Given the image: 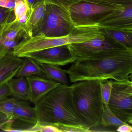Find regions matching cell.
<instances>
[{"label":"cell","instance_id":"obj_25","mask_svg":"<svg viewBox=\"0 0 132 132\" xmlns=\"http://www.w3.org/2000/svg\"><path fill=\"white\" fill-rule=\"evenodd\" d=\"M15 5L14 11L15 15V20L18 21L23 15L31 10L26 0H15Z\"/></svg>","mask_w":132,"mask_h":132},{"label":"cell","instance_id":"obj_27","mask_svg":"<svg viewBox=\"0 0 132 132\" xmlns=\"http://www.w3.org/2000/svg\"><path fill=\"white\" fill-rule=\"evenodd\" d=\"M15 20L14 10L0 7V29Z\"/></svg>","mask_w":132,"mask_h":132},{"label":"cell","instance_id":"obj_15","mask_svg":"<svg viewBox=\"0 0 132 132\" xmlns=\"http://www.w3.org/2000/svg\"><path fill=\"white\" fill-rule=\"evenodd\" d=\"M47 3L42 0L34 8L27 24L24 28V31L28 37L32 36V31L41 23L46 11Z\"/></svg>","mask_w":132,"mask_h":132},{"label":"cell","instance_id":"obj_28","mask_svg":"<svg viewBox=\"0 0 132 132\" xmlns=\"http://www.w3.org/2000/svg\"><path fill=\"white\" fill-rule=\"evenodd\" d=\"M28 132H61L56 126L52 124H44L38 121L28 130Z\"/></svg>","mask_w":132,"mask_h":132},{"label":"cell","instance_id":"obj_31","mask_svg":"<svg viewBox=\"0 0 132 132\" xmlns=\"http://www.w3.org/2000/svg\"><path fill=\"white\" fill-rule=\"evenodd\" d=\"M15 0H0V7L11 10H14Z\"/></svg>","mask_w":132,"mask_h":132},{"label":"cell","instance_id":"obj_23","mask_svg":"<svg viewBox=\"0 0 132 132\" xmlns=\"http://www.w3.org/2000/svg\"><path fill=\"white\" fill-rule=\"evenodd\" d=\"M84 1L102 6L120 7L132 3V0H84Z\"/></svg>","mask_w":132,"mask_h":132},{"label":"cell","instance_id":"obj_13","mask_svg":"<svg viewBox=\"0 0 132 132\" xmlns=\"http://www.w3.org/2000/svg\"><path fill=\"white\" fill-rule=\"evenodd\" d=\"M13 52H9L0 61V86L15 77L23 62Z\"/></svg>","mask_w":132,"mask_h":132},{"label":"cell","instance_id":"obj_5","mask_svg":"<svg viewBox=\"0 0 132 132\" xmlns=\"http://www.w3.org/2000/svg\"><path fill=\"white\" fill-rule=\"evenodd\" d=\"M75 27L69 9L47 3L44 17L33 30L32 36L42 35L48 37H63L70 34Z\"/></svg>","mask_w":132,"mask_h":132},{"label":"cell","instance_id":"obj_9","mask_svg":"<svg viewBox=\"0 0 132 132\" xmlns=\"http://www.w3.org/2000/svg\"><path fill=\"white\" fill-rule=\"evenodd\" d=\"M13 119L9 132H28L38 122L34 107H31L28 101L25 100H16Z\"/></svg>","mask_w":132,"mask_h":132},{"label":"cell","instance_id":"obj_32","mask_svg":"<svg viewBox=\"0 0 132 132\" xmlns=\"http://www.w3.org/2000/svg\"><path fill=\"white\" fill-rule=\"evenodd\" d=\"M117 131L119 132H131L132 131V127L131 125L125 123L118 127Z\"/></svg>","mask_w":132,"mask_h":132},{"label":"cell","instance_id":"obj_8","mask_svg":"<svg viewBox=\"0 0 132 132\" xmlns=\"http://www.w3.org/2000/svg\"><path fill=\"white\" fill-rule=\"evenodd\" d=\"M122 7L106 6L82 1L70 7L69 11L75 27L91 26L98 24L106 17Z\"/></svg>","mask_w":132,"mask_h":132},{"label":"cell","instance_id":"obj_34","mask_svg":"<svg viewBox=\"0 0 132 132\" xmlns=\"http://www.w3.org/2000/svg\"><path fill=\"white\" fill-rule=\"evenodd\" d=\"M7 120L8 119L6 116L0 112V128L7 122Z\"/></svg>","mask_w":132,"mask_h":132},{"label":"cell","instance_id":"obj_30","mask_svg":"<svg viewBox=\"0 0 132 132\" xmlns=\"http://www.w3.org/2000/svg\"><path fill=\"white\" fill-rule=\"evenodd\" d=\"M10 96V92L7 83L0 86V100L7 98Z\"/></svg>","mask_w":132,"mask_h":132},{"label":"cell","instance_id":"obj_10","mask_svg":"<svg viewBox=\"0 0 132 132\" xmlns=\"http://www.w3.org/2000/svg\"><path fill=\"white\" fill-rule=\"evenodd\" d=\"M30 57L39 63L64 66L74 63L76 59L67 45L54 47L35 52Z\"/></svg>","mask_w":132,"mask_h":132},{"label":"cell","instance_id":"obj_1","mask_svg":"<svg viewBox=\"0 0 132 132\" xmlns=\"http://www.w3.org/2000/svg\"><path fill=\"white\" fill-rule=\"evenodd\" d=\"M65 71L74 83L89 80H132V48L99 58L76 60Z\"/></svg>","mask_w":132,"mask_h":132},{"label":"cell","instance_id":"obj_6","mask_svg":"<svg viewBox=\"0 0 132 132\" xmlns=\"http://www.w3.org/2000/svg\"><path fill=\"white\" fill-rule=\"evenodd\" d=\"M67 45L76 60L99 58L129 48L100 31L94 38Z\"/></svg>","mask_w":132,"mask_h":132},{"label":"cell","instance_id":"obj_20","mask_svg":"<svg viewBox=\"0 0 132 132\" xmlns=\"http://www.w3.org/2000/svg\"><path fill=\"white\" fill-rule=\"evenodd\" d=\"M125 123H126L120 119L112 112L108 105H104L101 126L103 127L113 126L117 128L120 125Z\"/></svg>","mask_w":132,"mask_h":132},{"label":"cell","instance_id":"obj_22","mask_svg":"<svg viewBox=\"0 0 132 132\" xmlns=\"http://www.w3.org/2000/svg\"><path fill=\"white\" fill-rule=\"evenodd\" d=\"M16 101L13 97L0 100V112L5 114L8 119H13Z\"/></svg>","mask_w":132,"mask_h":132},{"label":"cell","instance_id":"obj_21","mask_svg":"<svg viewBox=\"0 0 132 132\" xmlns=\"http://www.w3.org/2000/svg\"><path fill=\"white\" fill-rule=\"evenodd\" d=\"M27 37V35L24 34L18 36L13 40L5 41L0 39V61L7 53L13 52L14 48Z\"/></svg>","mask_w":132,"mask_h":132},{"label":"cell","instance_id":"obj_17","mask_svg":"<svg viewBox=\"0 0 132 132\" xmlns=\"http://www.w3.org/2000/svg\"><path fill=\"white\" fill-rule=\"evenodd\" d=\"M15 78L27 77L30 76H37L44 77L43 69L38 62L30 57H25Z\"/></svg>","mask_w":132,"mask_h":132},{"label":"cell","instance_id":"obj_3","mask_svg":"<svg viewBox=\"0 0 132 132\" xmlns=\"http://www.w3.org/2000/svg\"><path fill=\"white\" fill-rule=\"evenodd\" d=\"M71 87L74 106L82 123L90 129L101 126L104 104L99 80L80 81Z\"/></svg>","mask_w":132,"mask_h":132},{"label":"cell","instance_id":"obj_24","mask_svg":"<svg viewBox=\"0 0 132 132\" xmlns=\"http://www.w3.org/2000/svg\"><path fill=\"white\" fill-rule=\"evenodd\" d=\"M112 81L111 79L100 81L101 96L104 105H108L112 90Z\"/></svg>","mask_w":132,"mask_h":132},{"label":"cell","instance_id":"obj_33","mask_svg":"<svg viewBox=\"0 0 132 132\" xmlns=\"http://www.w3.org/2000/svg\"><path fill=\"white\" fill-rule=\"evenodd\" d=\"M31 9H33L42 0H26Z\"/></svg>","mask_w":132,"mask_h":132},{"label":"cell","instance_id":"obj_29","mask_svg":"<svg viewBox=\"0 0 132 132\" xmlns=\"http://www.w3.org/2000/svg\"><path fill=\"white\" fill-rule=\"evenodd\" d=\"M47 3L55 4L69 9L73 5L77 4L84 0H45Z\"/></svg>","mask_w":132,"mask_h":132},{"label":"cell","instance_id":"obj_7","mask_svg":"<svg viewBox=\"0 0 132 132\" xmlns=\"http://www.w3.org/2000/svg\"><path fill=\"white\" fill-rule=\"evenodd\" d=\"M108 106L112 112L123 122L132 123V82L112 80Z\"/></svg>","mask_w":132,"mask_h":132},{"label":"cell","instance_id":"obj_14","mask_svg":"<svg viewBox=\"0 0 132 132\" xmlns=\"http://www.w3.org/2000/svg\"><path fill=\"white\" fill-rule=\"evenodd\" d=\"M10 96L16 100L29 101V89L26 77L11 79L7 82Z\"/></svg>","mask_w":132,"mask_h":132},{"label":"cell","instance_id":"obj_2","mask_svg":"<svg viewBox=\"0 0 132 132\" xmlns=\"http://www.w3.org/2000/svg\"><path fill=\"white\" fill-rule=\"evenodd\" d=\"M34 108L38 121L41 123L84 125L74 106L69 85L60 84L37 103Z\"/></svg>","mask_w":132,"mask_h":132},{"label":"cell","instance_id":"obj_26","mask_svg":"<svg viewBox=\"0 0 132 132\" xmlns=\"http://www.w3.org/2000/svg\"><path fill=\"white\" fill-rule=\"evenodd\" d=\"M61 132H86L90 131V129L84 125H74V124H65L58 123L53 124Z\"/></svg>","mask_w":132,"mask_h":132},{"label":"cell","instance_id":"obj_12","mask_svg":"<svg viewBox=\"0 0 132 132\" xmlns=\"http://www.w3.org/2000/svg\"><path fill=\"white\" fill-rule=\"evenodd\" d=\"M29 89V102L35 105L61 83L43 77L30 76L26 77Z\"/></svg>","mask_w":132,"mask_h":132},{"label":"cell","instance_id":"obj_11","mask_svg":"<svg viewBox=\"0 0 132 132\" xmlns=\"http://www.w3.org/2000/svg\"><path fill=\"white\" fill-rule=\"evenodd\" d=\"M100 29L132 31V3L115 11L98 23Z\"/></svg>","mask_w":132,"mask_h":132},{"label":"cell","instance_id":"obj_19","mask_svg":"<svg viewBox=\"0 0 132 132\" xmlns=\"http://www.w3.org/2000/svg\"><path fill=\"white\" fill-rule=\"evenodd\" d=\"M24 34L27 36L21 25L15 20L6 24L0 29V39L4 40H13Z\"/></svg>","mask_w":132,"mask_h":132},{"label":"cell","instance_id":"obj_18","mask_svg":"<svg viewBox=\"0 0 132 132\" xmlns=\"http://www.w3.org/2000/svg\"><path fill=\"white\" fill-rule=\"evenodd\" d=\"M100 31L126 47L132 48V31L100 29Z\"/></svg>","mask_w":132,"mask_h":132},{"label":"cell","instance_id":"obj_4","mask_svg":"<svg viewBox=\"0 0 132 132\" xmlns=\"http://www.w3.org/2000/svg\"><path fill=\"white\" fill-rule=\"evenodd\" d=\"M100 33L98 24L78 26L68 35L48 37L42 35L23 38L14 48L18 57L24 58L35 52L54 47L80 43L94 38Z\"/></svg>","mask_w":132,"mask_h":132},{"label":"cell","instance_id":"obj_16","mask_svg":"<svg viewBox=\"0 0 132 132\" xmlns=\"http://www.w3.org/2000/svg\"><path fill=\"white\" fill-rule=\"evenodd\" d=\"M38 63L44 71L45 78L61 84L69 85L68 77L65 70L62 69L57 65Z\"/></svg>","mask_w":132,"mask_h":132}]
</instances>
